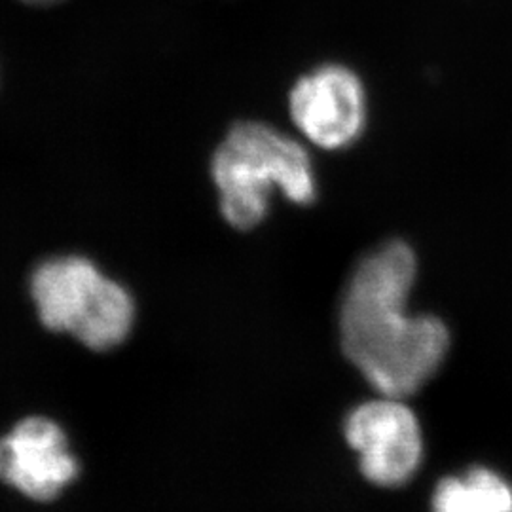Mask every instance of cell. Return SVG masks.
<instances>
[{"mask_svg": "<svg viewBox=\"0 0 512 512\" xmlns=\"http://www.w3.org/2000/svg\"><path fill=\"white\" fill-rule=\"evenodd\" d=\"M416 272L412 249L389 241L359 262L344 293L342 348L378 395H414L439 372L450 349L444 321L408 310Z\"/></svg>", "mask_w": 512, "mask_h": 512, "instance_id": "6da1fadb", "label": "cell"}, {"mask_svg": "<svg viewBox=\"0 0 512 512\" xmlns=\"http://www.w3.org/2000/svg\"><path fill=\"white\" fill-rule=\"evenodd\" d=\"M211 173L220 211L238 230H251L266 219L275 192L298 205H310L317 194L308 152L277 129L255 122L238 124L226 135Z\"/></svg>", "mask_w": 512, "mask_h": 512, "instance_id": "7a4b0ae2", "label": "cell"}, {"mask_svg": "<svg viewBox=\"0 0 512 512\" xmlns=\"http://www.w3.org/2000/svg\"><path fill=\"white\" fill-rule=\"evenodd\" d=\"M40 321L54 332H71L93 351L120 346L135 321L131 294L82 256L42 262L31 279Z\"/></svg>", "mask_w": 512, "mask_h": 512, "instance_id": "3957f363", "label": "cell"}, {"mask_svg": "<svg viewBox=\"0 0 512 512\" xmlns=\"http://www.w3.org/2000/svg\"><path fill=\"white\" fill-rule=\"evenodd\" d=\"M344 435L363 476L380 488H399L420 469L423 431L416 412L401 397L380 395L355 406Z\"/></svg>", "mask_w": 512, "mask_h": 512, "instance_id": "277c9868", "label": "cell"}, {"mask_svg": "<svg viewBox=\"0 0 512 512\" xmlns=\"http://www.w3.org/2000/svg\"><path fill=\"white\" fill-rule=\"evenodd\" d=\"M291 116L313 145L329 150L348 147L365 128L363 84L346 67H321L294 86Z\"/></svg>", "mask_w": 512, "mask_h": 512, "instance_id": "5b68a950", "label": "cell"}, {"mask_svg": "<svg viewBox=\"0 0 512 512\" xmlns=\"http://www.w3.org/2000/svg\"><path fill=\"white\" fill-rule=\"evenodd\" d=\"M78 475L61 427L46 418H27L0 439V480L21 494L52 501Z\"/></svg>", "mask_w": 512, "mask_h": 512, "instance_id": "8992f818", "label": "cell"}, {"mask_svg": "<svg viewBox=\"0 0 512 512\" xmlns=\"http://www.w3.org/2000/svg\"><path fill=\"white\" fill-rule=\"evenodd\" d=\"M433 512H512V484L488 467L442 478L431 501Z\"/></svg>", "mask_w": 512, "mask_h": 512, "instance_id": "52a82bcc", "label": "cell"}, {"mask_svg": "<svg viewBox=\"0 0 512 512\" xmlns=\"http://www.w3.org/2000/svg\"><path fill=\"white\" fill-rule=\"evenodd\" d=\"M27 2H54V0H27Z\"/></svg>", "mask_w": 512, "mask_h": 512, "instance_id": "ba28073f", "label": "cell"}]
</instances>
